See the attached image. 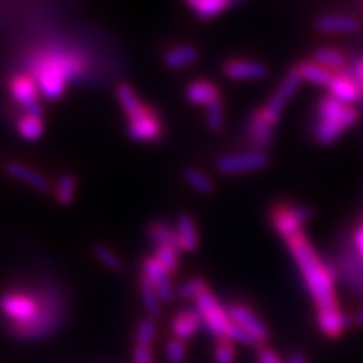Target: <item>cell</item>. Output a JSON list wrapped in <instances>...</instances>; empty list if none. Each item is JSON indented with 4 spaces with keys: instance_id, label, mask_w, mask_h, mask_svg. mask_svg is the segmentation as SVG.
Instances as JSON below:
<instances>
[{
    "instance_id": "obj_27",
    "label": "cell",
    "mask_w": 363,
    "mask_h": 363,
    "mask_svg": "<svg viewBox=\"0 0 363 363\" xmlns=\"http://www.w3.org/2000/svg\"><path fill=\"white\" fill-rule=\"evenodd\" d=\"M360 27L352 16H321L316 19V29L326 34H348L355 33Z\"/></svg>"
},
{
    "instance_id": "obj_32",
    "label": "cell",
    "mask_w": 363,
    "mask_h": 363,
    "mask_svg": "<svg viewBox=\"0 0 363 363\" xmlns=\"http://www.w3.org/2000/svg\"><path fill=\"white\" fill-rule=\"evenodd\" d=\"M208 289H211V286H208L207 279L201 278V276H195V278H190L177 286V298L195 303Z\"/></svg>"
},
{
    "instance_id": "obj_20",
    "label": "cell",
    "mask_w": 363,
    "mask_h": 363,
    "mask_svg": "<svg viewBox=\"0 0 363 363\" xmlns=\"http://www.w3.org/2000/svg\"><path fill=\"white\" fill-rule=\"evenodd\" d=\"M350 316L337 308V310L328 311H316V325L325 337L331 340L340 338L345 333V330L350 326Z\"/></svg>"
},
{
    "instance_id": "obj_7",
    "label": "cell",
    "mask_w": 363,
    "mask_h": 363,
    "mask_svg": "<svg viewBox=\"0 0 363 363\" xmlns=\"http://www.w3.org/2000/svg\"><path fill=\"white\" fill-rule=\"evenodd\" d=\"M271 163L267 152L261 150H244L238 153H225L216 160V169L222 175H244L264 170Z\"/></svg>"
},
{
    "instance_id": "obj_39",
    "label": "cell",
    "mask_w": 363,
    "mask_h": 363,
    "mask_svg": "<svg viewBox=\"0 0 363 363\" xmlns=\"http://www.w3.org/2000/svg\"><path fill=\"white\" fill-rule=\"evenodd\" d=\"M348 72H350L353 81H355L358 89H360L362 99H363V56L358 57L357 61L352 62V66L348 67Z\"/></svg>"
},
{
    "instance_id": "obj_40",
    "label": "cell",
    "mask_w": 363,
    "mask_h": 363,
    "mask_svg": "<svg viewBox=\"0 0 363 363\" xmlns=\"http://www.w3.org/2000/svg\"><path fill=\"white\" fill-rule=\"evenodd\" d=\"M257 363H283L278 353H276L269 347H259L257 348Z\"/></svg>"
},
{
    "instance_id": "obj_35",
    "label": "cell",
    "mask_w": 363,
    "mask_h": 363,
    "mask_svg": "<svg viewBox=\"0 0 363 363\" xmlns=\"http://www.w3.org/2000/svg\"><path fill=\"white\" fill-rule=\"evenodd\" d=\"M152 256L155 257V259L160 262V264L165 267L170 274H175L177 269H179L180 256H182L179 249L170 247V246H158L155 247V251H153Z\"/></svg>"
},
{
    "instance_id": "obj_29",
    "label": "cell",
    "mask_w": 363,
    "mask_h": 363,
    "mask_svg": "<svg viewBox=\"0 0 363 363\" xmlns=\"http://www.w3.org/2000/svg\"><path fill=\"white\" fill-rule=\"evenodd\" d=\"M184 180L194 192L201 195H212L216 192V182L206 172L197 167H187L184 170Z\"/></svg>"
},
{
    "instance_id": "obj_41",
    "label": "cell",
    "mask_w": 363,
    "mask_h": 363,
    "mask_svg": "<svg viewBox=\"0 0 363 363\" xmlns=\"http://www.w3.org/2000/svg\"><path fill=\"white\" fill-rule=\"evenodd\" d=\"M353 247H355L357 257L363 262V224H360L353 233Z\"/></svg>"
},
{
    "instance_id": "obj_37",
    "label": "cell",
    "mask_w": 363,
    "mask_h": 363,
    "mask_svg": "<svg viewBox=\"0 0 363 363\" xmlns=\"http://www.w3.org/2000/svg\"><path fill=\"white\" fill-rule=\"evenodd\" d=\"M187 343L184 340L172 337L165 343V357L169 363H184L187 360Z\"/></svg>"
},
{
    "instance_id": "obj_28",
    "label": "cell",
    "mask_w": 363,
    "mask_h": 363,
    "mask_svg": "<svg viewBox=\"0 0 363 363\" xmlns=\"http://www.w3.org/2000/svg\"><path fill=\"white\" fill-rule=\"evenodd\" d=\"M313 61L321 65L331 72H342L348 69V59L340 49L335 48H318L313 52Z\"/></svg>"
},
{
    "instance_id": "obj_1",
    "label": "cell",
    "mask_w": 363,
    "mask_h": 363,
    "mask_svg": "<svg viewBox=\"0 0 363 363\" xmlns=\"http://www.w3.org/2000/svg\"><path fill=\"white\" fill-rule=\"evenodd\" d=\"M24 65V71L38 83L44 101H59L71 84L84 83L91 78L88 57L67 45H45L27 54Z\"/></svg>"
},
{
    "instance_id": "obj_30",
    "label": "cell",
    "mask_w": 363,
    "mask_h": 363,
    "mask_svg": "<svg viewBox=\"0 0 363 363\" xmlns=\"http://www.w3.org/2000/svg\"><path fill=\"white\" fill-rule=\"evenodd\" d=\"M138 288H140V296H142L145 311H147L148 318H153V320H155V318L160 316L162 305H163L162 299L158 298L157 289L153 288V284L150 283L143 274L138 276Z\"/></svg>"
},
{
    "instance_id": "obj_4",
    "label": "cell",
    "mask_w": 363,
    "mask_h": 363,
    "mask_svg": "<svg viewBox=\"0 0 363 363\" xmlns=\"http://www.w3.org/2000/svg\"><path fill=\"white\" fill-rule=\"evenodd\" d=\"M7 93L21 113L44 118V98L35 79L27 71H17L9 76Z\"/></svg>"
},
{
    "instance_id": "obj_42",
    "label": "cell",
    "mask_w": 363,
    "mask_h": 363,
    "mask_svg": "<svg viewBox=\"0 0 363 363\" xmlns=\"http://www.w3.org/2000/svg\"><path fill=\"white\" fill-rule=\"evenodd\" d=\"M288 363H308V360H306V357L303 355V353L296 352V353H293L291 357H289Z\"/></svg>"
},
{
    "instance_id": "obj_8",
    "label": "cell",
    "mask_w": 363,
    "mask_h": 363,
    "mask_svg": "<svg viewBox=\"0 0 363 363\" xmlns=\"http://www.w3.org/2000/svg\"><path fill=\"white\" fill-rule=\"evenodd\" d=\"M194 306L197 308L199 313H201L203 328H206L212 337H216L217 340L227 338L230 326L229 311H227V306L224 303H220L219 298H217L211 289L203 293L202 296L194 303Z\"/></svg>"
},
{
    "instance_id": "obj_18",
    "label": "cell",
    "mask_w": 363,
    "mask_h": 363,
    "mask_svg": "<svg viewBox=\"0 0 363 363\" xmlns=\"http://www.w3.org/2000/svg\"><path fill=\"white\" fill-rule=\"evenodd\" d=\"M199 59H201V51L194 44H179L163 52L162 62L170 71H184L194 66Z\"/></svg>"
},
{
    "instance_id": "obj_31",
    "label": "cell",
    "mask_w": 363,
    "mask_h": 363,
    "mask_svg": "<svg viewBox=\"0 0 363 363\" xmlns=\"http://www.w3.org/2000/svg\"><path fill=\"white\" fill-rule=\"evenodd\" d=\"M91 254H93L94 259H96L104 269L116 272V274L125 271V262L121 259L120 254L113 251L111 247H108L106 244H94V246L91 247Z\"/></svg>"
},
{
    "instance_id": "obj_3",
    "label": "cell",
    "mask_w": 363,
    "mask_h": 363,
    "mask_svg": "<svg viewBox=\"0 0 363 363\" xmlns=\"http://www.w3.org/2000/svg\"><path fill=\"white\" fill-rule=\"evenodd\" d=\"M360 113L352 104L325 94L318 99L315 108V123H313V140L321 147L335 143L345 131L357 123Z\"/></svg>"
},
{
    "instance_id": "obj_22",
    "label": "cell",
    "mask_w": 363,
    "mask_h": 363,
    "mask_svg": "<svg viewBox=\"0 0 363 363\" xmlns=\"http://www.w3.org/2000/svg\"><path fill=\"white\" fill-rule=\"evenodd\" d=\"M145 233H147L148 240L155 247H158V246H170V247H175V249H179V251H180L179 239H177L175 225L169 224V222H165V220H162V219L150 220L148 225H147V229H145Z\"/></svg>"
},
{
    "instance_id": "obj_21",
    "label": "cell",
    "mask_w": 363,
    "mask_h": 363,
    "mask_svg": "<svg viewBox=\"0 0 363 363\" xmlns=\"http://www.w3.org/2000/svg\"><path fill=\"white\" fill-rule=\"evenodd\" d=\"M79 192V180L78 177L71 172L61 174L57 177V180L52 184V199L56 201L57 206L61 207H69L74 203L76 197Z\"/></svg>"
},
{
    "instance_id": "obj_19",
    "label": "cell",
    "mask_w": 363,
    "mask_h": 363,
    "mask_svg": "<svg viewBox=\"0 0 363 363\" xmlns=\"http://www.w3.org/2000/svg\"><path fill=\"white\" fill-rule=\"evenodd\" d=\"M328 94L330 96L340 99V101L352 104L357 103L362 99V93L358 89V86L355 81H353L352 74L348 72V69H345L342 72H335L333 78H331L330 84H328Z\"/></svg>"
},
{
    "instance_id": "obj_26",
    "label": "cell",
    "mask_w": 363,
    "mask_h": 363,
    "mask_svg": "<svg viewBox=\"0 0 363 363\" xmlns=\"http://www.w3.org/2000/svg\"><path fill=\"white\" fill-rule=\"evenodd\" d=\"M115 98L118 104H120L121 111L125 113L126 120L135 116L138 111H142L145 104H147L142 98H140V94L136 93L133 86L130 83H125V81H121V83H118L115 86Z\"/></svg>"
},
{
    "instance_id": "obj_33",
    "label": "cell",
    "mask_w": 363,
    "mask_h": 363,
    "mask_svg": "<svg viewBox=\"0 0 363 363\" xmlns=\"http://www.w3.org/2000/svg\"><path fill=\"white\" fill-rule=\"evenodd\" d=\"M206 110V125L212 133H220L225 128V101L224 98L217 99L212 104H208Z\"/></svg>"
},
{
    "instance_id": "obj_15",
    "label": "cell",
    "mask_w": 363,
    "mask_h": 363,
    "mask_svg": "<svg viewBox=\"0 0 363 363\" xmlns=\"http://www.w3.org/2000/svg\"><path fill=\"white\" fill-rule=\"evenodd\" d=\"M203 328V321L201 313L197 311V308H182L172 316L170 320V330L172 335L175 338L189 342L194 337H197V333Z\"/></svg>"
},
{
    "instance_id": "obj_9",
    "label": "cell",
    "mask_w": 363,
    "mask_h": 363,
    "mask_svg": "<svg viewBox=\"0 0 363 363\" xmlns=\"http://www.w3.org/2000/svg\"><path fill=\"white\" fill-rule=\"evenodd\" d=\"M301 83L303 81L298 76L296 69L291 67V69L286 72L284 78L281 79V83L278 84V88L274 89V93L271 94V98H267V101L262 104V106H259L262 115H264L271 123L278 126L286 106H288V103L291 101V98L296 94V91L299 89V84Z\"/></svg>"
},
{
    "instance_id": "obj_11",
    "label": "cell",
    "mask_w": 363,
    "mask_h": 363,
    "mask_svg": "<svg viewBox=\"0 0 363 363\" xmlns=\"http://www.w3.org/2000/svg\"><path fill=\"white\" fill-rule=\"evenodd\" d=\"M140 274H143L153 284L162 303L167 305V303H172L177 298V286L172 283V274L153 256L143 257L142 266H140Z\"/></svg>"
},
{
    "instance_id": "obj_10",
    "label": "cell",
    "mask_w": 363,
    "mask_h": 363,
    "mask_svg": "<svg viewBox=\"0 0 363 363\" xmlns=\"http://www.w3.org/2000/svg\"><path fill=\"white\" fill-rule=\"evenodd\" d=\"M225 306L227 311H229L230 320L235 325H239L244 331H247L259 347H264L267 338H269V330H267L264 321L256 315V311L240 301H233Z\"/></svg>"
},
{
    "instance_id": "obj_13",
    "label": "cell",
    "mask_w": 363,
    "mask_h": 363,
    "mask_svg": "<svg viewBox=\"0 0 363 363\" xmlns=\"http://www.w3.org/2000/svg\"><path fill=\"white\" fill-rule=\"evenodd\" d=\"M220 71L227 79L233 81H261L269 74L266 65H262L259 61L242 57L225 59L222 62Z\"/></svg>"
},
{
    "instance_id": "obj_23",
    "label": "cell",
    "mask_w": 363,
    "mask_h": 363,
    "mask_svg": "<svg viewBox=\"0 0 363 363\" xmlns=\"http://www.w3.org/2000/svg\"><path fill=\"white\" fill-rule=\"evenodd\" d=\"M184 4L199 21H212L233 7L230 0H184Z\"/></svg>"
},
{
    "instance_id": "obj_34",
    "label": "cell",
    "mask_w": 363,
    "mask_h": 363,
    "mask_svg": "<svg viewBox=\"0 0 363 363\" xmlns=\"http://www.w3.org/2000/svg\"><path fill=\"white\" fill-rule=\"evenodd\" d=\"M158 333L157 321L153 318H145L138 323L135 330V345H142V347H153Z\"/></svg>"
},
{
    "instance_id": "obj_36",
    "label": "cell",
    "mask_w": 363,
    "mask_h": 363,
    "mask_svg": "<svg viewBox=\"0 0 363 363\" xmlns=\"http://www.w3.org/2000/svg\"><path fill=\"white\" fill-rule=\"evenodd\" d=\"M235 357H238V350L233 340H217L214 347V363H235Z\"/></svg>"
},
{
    "instance_id": "obj_16",
    "label": "cell",
    "mask_w": 363,
    "mask_h": 363,
    "mask_svg": "<svg viewBox=\"0 0 363 363\" xmlns=\"http://www.w3.org/2000/svg\"><path fill=\"white\" fill-rule=\"evenodd\" d=\"M184 96L194 106L207 108L222 96L220 86L211 79H195L184 88Z\"/></svg>"
},
{
    "instance_id": "obj_12",
    "label": "cell",
    "mask_w": 363,
    "mask_h": 363,
    "mask_svg": "<svg viewBox=\"0 0 363 363\" xmlns=\"http://www.w3.org/2000/svg\"><path fill=\"white\" fill-rule=\"evenodd\" d=\"M276 125H272L267 118L262 115L259 108H256L246 120V142L249 145V150H261L266 152V148L272 143L274 138Z\"/></svg>"
},
{
    "instance_id": "obj_24",
    "label": "cell",
    "mask_w": 363,
    "mask_h": 363,
    "mask_svg": "<svg viewBox=\"0 0 363 363\" xmlns=\"http://www.w3.org/2000/svg\"><path fill=\"white\" fill-rule=\"evenodd\" d=\"M13 128L16 133L26 142H38L44 136L45 121L43 116L26 115V113H17L16 120H13Z\"/></svg>"
},
{
    "instance_id": "obj_38",
    "label": "cell",
    "mask_w": 363,
    "mask_h": 363,
    "mask_svg": "<svg viewBox=\"0 0 363 363\" xmlns=\"http://www.w3.org/2000/svg\"><path fill=\"white\" fill-rule=\"evenodd\" d=\"M131 360H133V363H155V353H153V347L133 345Z\"/></svg>"
},
{
    "instance_id": "obj_17",
    "label": "cell",
    "mask_w": 363,
    "mask_h": 363,
    "mask_svg": "<svg viewBox=\"0 0 363 363\" xmlns=\"http://www.w3.org/2000/svg\"><path fill=\"white\" fill-rule=\"evenodd\" d=\"M174 225L177 230V239H179V247L182 254L199 251V247H201V233H199V225L192 214L182 212V214L177 216Z\"/></svg>"
},
{
    "instance_id": "obj_14",
    "label": "cell",
    "mask_w": 363,
    "mask_h": 363,
    "mask_svg": "<svg viewBox=\"0 0 363 363\" xmlns=\"http://www.w3.org/2000/svg\"><path fill=\"white\" fill-rule=\"evenodd\" d=\"M4 170H6V174L11 177V179L21 182V184L27 185V187L34 189L35 192L52 194L51 180H49L43 172L35 170L34 167L27 165V163L9 160L6 165H4Z\"/></svg>"
},
{
    "instance_id": "obj_6",
    "label": "cell",
    "mask_w": 363,
    "mask_h": 363,
    "mask_svg": "<svg viewBox=\"0 0 363 363\" xmlns=\"http://www.w3.org/2000/svg\"><path fill=\"white\" fill-rule=\"evenodd\" d=\"M163 133H165V123L162 120V113L148 103L142 111L126 120V135L136 143L158 142Z\"/></svg>"
},
{
    "instance_id": "obj_25",
    "label": "cell",
    "mask_w": 363,
    "mask_h": 363,
    "mask_svg": "<svg viewBox=\"0 0 363 363\" xmlns=\"http://www.w3.org/2000/svg\"><path fill=\"white\" fill-rule=\"evenodd\" d=\"M294 69H296L298 76L301 78V81H305V83H310V84H315V86H323V88H328L330 81L335 74V72L328 71L326 67L318 65V62L313 61V59L299 61L298 65L294 66Z\"/></svg>"
},
{
    "instance_id": "obj_2",
    "label": "cell",
    "mask_w": 363,
    "mask_h": 363,
    "mask_svg": "<svg viewBox=\"0 0 363 363\" xmlns=\"http://www.w3.org/2000/svg\"><path fill=\"white\" fill-rule=\"evenodd\" d=\"M284 242L293 261L296 262L308 293L311 294L313 301H315L316 311H328L340 308L337 291H335L337 271L333 269V266L321 259L305 230L284 239Z\"/></svg>"
},
{
    "instance_id": "obj_5",
    "label": "cell",
    "mask_w": 363,
    "mask_h": 363,
    "mask_svg": "<svg viewBox=\"0 0 363 363\" xmlns=\"http://www.w3.org/2000/svg\"><path fill=\"white\" fill-rule=\"evenodd\" d=\"M313 217V208L303 203L278 202L269 208V222L274 233L283 239L303 233V227Z\"/></svg>"
},
{
    "instance_id": "obj_43",
    "label": "cell",
    "mask_w": 363,
    "mask_h": 363,
    "mask_svg": "<svg viewBox=\"0 0 363 363\" xmlns=\"http://www.w3.org/2000/svg\"><path fill=\"white\" fill-rule=\"evenodd\" d=\"M353 323L358 326H363V310L355 313V316H353Z\"/></svg>"
}]
</instances>
